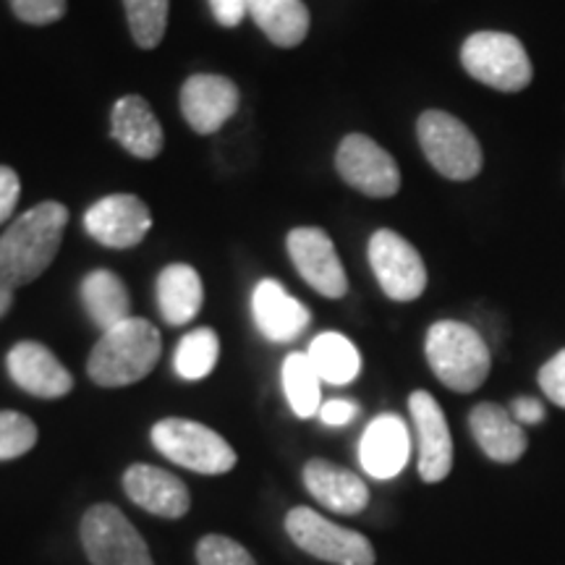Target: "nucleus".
<instances>
[{
	"mask_svg": "<svg viewBox=\"0 0 565 565\" xmlns=\"http://www.w3.org/2000/svg\"><path fill=\"white\" fill-rule=\"evenodd\" d=\"M68 210L61 202H42L17 217L0 236V282L19 288L38 280L61 249Z\"/></svg>",
	"mask_w": 565,
	"mask_h": 565,
	"instance_id": "obj_1",
	"label": "nucleus"
},
{
	"mask_svg": "<svg viewBox=\"0 0 565 565\" xmlns=\"http://www.w3.org/2000/svg\"><path fill=\"white\" fill-rule=\"evenodd\" d=\"M162 338L145 317L129 320L105 330L89 353L87 374L100 387H126L139 383L160 362Z\"/></svg>",
	"mask_w": 565,
	"mask_h": 565,
	"instance_id": "obj_2",
	"label": "nucleus"
},
{
	"mask_svg": "<svg viewBox=\"0 0 565 565\" xmlns=\"http://www.w3.org/2000/svg\"><path fill=\"white\" fill-rule=\"evenodd\" d=\"M424 353L435 377L456 393L479 391L492 366L490 349L479 330L456 320L435 322L427 330Z\"/></svg>",
	"mask_w": 565,
	"mask_h": 565,
	"instance_id": "obj_3",
	"label": "nucleus"
},
{
	"mask_svg": "<svg viewBox=\"0 0 565 565\" xmlns=\"http://www.w3.org/2000/svg\"><path fill=\"white\" fill-rule=\"evenodd\" d=\"M424 158L448 181H471L482 173L484 154L475 131L445 110H424L416 121Z\"/></svg>",
	"mask_w": 565,
	"mask_h": 565,
	"instance_id": "obj_4",
	"label": "nucleus"
},
{
	"mask_svg": "<svg viewBox=\"0 0 565 565\" xmlns=\"http://www.w3.org/2000/svg\"><path fill=\"white\" fill-rule=\"evenodd\" d=\"M461 66L475 82L505 95L526 89L534 79L526 47L508 32L469 34L461 47Z\"/></svg>",
	"mask_w": 565,
	"mask_h": 565,
	"instance_id": "obj_5",
	"label": "nucleus"
},
{
	"mask_svg": "<svg viewBox=\"0 0 565 565\" xmlns=\"http://www.w3.org/2000/svg\"><path fill=\"white\" fill-rule=\"evenodd\" d=\"M152 445L168 461L204 477H221L236 466L238 456L231 443L200 422L171 416L152 427Z\"/></svg>",
	"mask_w": 565,
	"mask_h": 565,
	"instance_id": "obj_6",
	"label": "nucleus"
},
{
	"mask_svg": "<svg viewBox=\"0 0 565 565\" xmlns=\"http://www.w3.org/2000/svg\"><path fill=\"white\" fill-rule=\"evenodd\" d=\"M286 532L307 555L330 565H374L372 542L353 529L338 526L312 508H291L286 515Z\"/></svg>",
	"mask_w": 565,
	"mask_h": 565,
	"instance_id": "obj_7",
	"label": "nucleus"
},
{
	"mask_svg": "<svg viewBox=\"0 0 565 565\" xmlns=\"http://www.w3.org/2000/svg\"><path fill=\"white\" fill-rule=\"evenodd\" d=\"M82 547L92 565H154L137 526L110 503L87 508L79 524Z\"/></svg>",
	"mask_w": 565,
	"mask_h": 565,
	"instance_id": "obj_8",
	"label": "nucleus"
},
{
	"mask_svg": "<svg viewBox=\"0 0 565 565\" xmlns=\"http://www.w3.org/2000/svg\"><path fill=\"white\" fill-rule=\"evenodd\" d=\"M335 171L343 183L372 200H391L401 192L398 162L366 134L343 137L335 152Z\"/></svg>",
	"mask_w": 565,
	"mask_h": 565,
	"instance_id": "obj_9",
	"label": "nucleus"
},
{
	"mask_svg": "<svg viewBox=\"0 0 565 565\" xmlns=\"http://www.w3.org/2000/svg\"><path fill=\"white\" fill-rule=\"evenodd\" d=\"M370 265L387 299L416 301L427 288V267L422 254L401 233L380 228L370 238Z\"/></svg>",
	"mask_w": 565,
	"mask_h": 565,
	"instance_id": "obj_10",
	"label": "nucleus"
},
{
	"mask_svg": "<svg viewBox=\"0 0 565 565\" xmlns=\"http://www.w3.org/2000/svg\"><path fill=\"white\" fill-rule=\"evenodd\" d=\"M288 254L307 286H312L324 299H343L349 294L343 263L338 257L333 238L322 228H294L288 233Z\"/></svg>",
	"mask_w": 565,
	"mask_h": 565,
	"instance_id": "obj_11",
	"label": "nucleus"
},
{
	"mask_svg": "<svg viewBox=\"0 0 565 565\" xmlns=\"http://www.w3.org/2000/svg\"><path fill=\"white\" fill-rule=\"evenodd\" d=\"M84 228L108 249H131L152 228V212L139 196L110 194L95 202L84 215Z\"/></svg>",
	"mask_w": 565,
	"mask_h": 565,
	"instance_id": "obj_12",
	"label": "nucleus"
},
{
	"mask_svg": "<svg viewBox=\"0 0 565 565\" xmlns=\"http://www.w3.org/2000/svg\"><path fill=\"white\" fill-rule=\"evenodd\" d=\"M416 445H419V477L427 484L443 482L454 469V437L440 404L427 391H414L408 398Z\"/></svg>",
	"mask_w": 565,
	"mask_h": 565,
	"instance_id": "obj_13",
	"label": "nucleus"
},
{
	"mask_svg": "<svg viewBox=\"0 0 565 565\" xmlns=\"http://www.w3.org/2000/svg\"><path fill=\"white\" fill-rule=\"evenodd\" d=\"M238 87L228 76L194 74L181 87V113L196 134H215L238 110Z\"/></svg>",
	"mask_w": 565,
	"mask_h": 565,
	"instance_id": "obj_14",
	"label": "nucleus"
},
{
	"mask_svg": "<svg viewBox=\"0 0 565 565\" xmlns=\"http://www.w3.org/2000/svg\"><path fill=\"white\" fill-rule=\"evenodd\" d=\"M124 492L129 494L134 505L145 508L147 513L160 515V519L175 521L183 519L192 508V494L189 487L171 471L150 463H134L124 471Z\"/></svg>",
	"mask_w": 565,
	"mask_h": 565,
	"instance_id": "obj_15",
	"label": "nucleus"
},
{
	"mask_svg": "<svg viewBox=\"0 0 565 565\" xmlns=\"http://www.w3.org/2000/svg\"><path fill=\"white\" fill-rule=\"evenodd\" d=\"M11 380L38 398H63L74 391V377L47 345L21 341L6 356Z\"/></svg>",
	"mask_w": 565,
	"mask_h": 565,
	"instance_id": "obj_16",
	"label": "nucleus"
},
{
	"mask_svg": "<svg viewBox=\"0 0 565 565\" xmlns=\"http://www.w3.org/2000/svg\"><path fill=\"white\" fill-rule=\"evenodd\" d=\"M412 454V437L401 416L380 414L364 429L362 443H359V461L362 469L374 479H393L404 471Z\"/></svg>",
	"mask_w": 565,
	"mask_h": 565,
	"instance_id": "obj_17",
	"label": "nucleus"
},
{
	"mask_svg": "<svg viewBox=\"0 0 565 565\" xmlns=\"http://www.w3.org/2000/svg\"><path fill=\"white\" fill-rule=\"evenodd\" d=\"M252 315L257 330L273 343H291L307 330L309 309L294 299L278 280H259L252 294Z\"/></svg>",
	"mask_w": 565,
	"mask_h": 565,
	"instance_id": "obj_18",
	"label": "nucleus"
},
{
	"mask_svg": "<svg viewBox=\"0 0 565 565\" xmlns=\"http://www.w3.org/2000/svg\"><path fill=\"white\" fill-rule=\"evenodd\" d=\"M301 479L317 503L333 513L356 515L370 505V487L364 484V479L343 469V466L324 461V458L307 461Z\"/></svg>",
	"mask_w": 565,
	"mask_h": 565,
	"instance_id": "obj_19",
	"label": "nucleus"
},
{
	"mask_svg": "<svg viewBox=\"0 0 565 565\" xmlns=\"http://www.w3.org/2000/svg\"><path fill=\"white\" fill-rule=\"evenodd\" d=\"M110 134L126 152L139 160H152L162 152L166 134L150 103L139 95H126L113 105Z\"/></svg>",
	"mask_w": 565,
	"mask_h": 565,
	"instance_id": "obj_20",
	"label": "nucleus"
},
{
	"mask_svg": "<svg viewBox=\"0 0 565 565\" xmlns=\"http://www.w3.org/2000/svg\"><path fill=\"white\" fill-rule=\"evenodd\" d=\"M469 429L482 454L494 463H515L526 454L529 437L511 412L498 404H479L469 414Z\"/></svg>",
	"mask_w": 565,
	"mask_h": 565,
	"instance_id": "obj_21",
	"label": "nucleus"
},
{
	"mask_svg": "<svg viewBox=\"0 0 565 565\" xmlns=\"http://www.w3.org/2000/svg\"><path fill=\"white\" fill-rule=\"evenodd\" d=\"M158 303L162 320L173 328L189 324L204 303V286L192 265H168L158 278Z\"/></svg>",
	"mask_w": 565,
	"mask_h": 565,
	"instance_id": "obj_22",
	"label": "nucleus"
},
{
	"mask_svg": "<svg viewBox=\"0 0 565 565\" xmlns=\"http://www.w3.org/2000/svg\"><path fill=\"white\" fill-rule=\"evenodd\" d=\"M249 17L278 47L301 45L312 24L309 9L301 0H249Z\"/></svg>",
	"mask_w": 565,
	"mask_h": 565,
	"instance_id": "obj_23",
	"label": "nucleus"
},
{
	"mask_svg": "<svg viewBox=\"0 0 565 565\" xmlns=\"http://www.w3.org/2000/svg\"><path fill=\"white\" fill-rule=\"evenodd\" d=\"M79 294L84 309H87L92 322H95L97 328H103V333L131 317L129 291H126L124 280L110 270L89 273L87 278L82 280Z\"/></svg>",
	"mask_w": 565,
	"mask_h": 565,
	"instance_id": "obj_24",
	"label": "nucleus"
},
{
	"mask_svg": "<svg viewBox=\"0 0 565 565\" xmlns=\"http://www.w3.org/2000/svg\"><path fill=\"white\" fill-rule=\"evenodd\" d=\"M307 356L315 372L320 374L322 383L328 385H349L359 377V370H362V356H359L356 345L341 333L317 335L312 345H309Z\"/></svg>",
	"mask_w": 565,
	"mask_h": 565,
	"instance_id": "obj_25",
	"label": "nucleus"
},
{
	"mask_svg": "<svg viewBox=\"0 0 565 565\" xmlns=\"http://www.w3.org/2000/svg\"><path fill=\"white\" fill-rule=\"evenodd\" d=\"M282 391H286L288 406L299 419H312L322 408V380L315 372L307 353H288L282 362Z\"/></svg>",
	"mask_w": 565,
	"mask_h": 565,
	"instance_id": "obj_26",
	"label": "nucleus"
},
{
	"mask_svg": "<svg viewBox=\"0 0 565 565\" xmlns=\"http://www.w3.org/2000/svg\"><path fill=\"white\" fill-rule=\"evenodd\" d=\"M221 356V338L212 328H196L181 338L175 349V372L183 380H204L215 370Z\"/></svg>",
	"mask_w": 565,
	"mask_h": 565,
	"instance_id": "obj_27",
	"label": "nucleus"
},
{
	"mask_svg": "<svg viewBox=\"0 0 565 565\" xmlns=\"http://www.w3.org/2000/svg\"><path fill=\"white\" fill-rule=\"evenodd\" d=\"M126 19H129L131 38L139 47L152 51L158 47L168 30V9L171 0H124Z\"/></svg>",
	"mask_w": 565,
	"mask_h": 565,
	"instance_id": "obj_28",
	"label": "nucleus"
},
{
	"mask_svg": "<svg viewBox=\"0 0 565 565\" xmlns=\"http://www.w3.org/2000/svg\"><path fill=\"white\" fill-rule=\"evenodd\" d=\"M38 445V424L26 414L0 412V461H13Z\"/></svg>",
	"mask_w": 565,
	"mask_h": 565,
	"instance_id": "obj_29",
	"label": "nucleus"
},
{
	"mask_svg": "<svg viewBox=\"0 0 565 565\" xmlns=\"http://www.w3.org/2000/svg\"><path fill=\"white\" fill-rule=\"evenodd\" d=\"M196 565H257L242 542L223 534H207L196 542Z\"/></svg>",
	"mask_w": 565,
	"mask_h": 565,
	"instance_id": "obj_30",
	"label": "nucleus"
},
{
	"mask_svg": "<svg viewBox=\"0 0 565 565\" xmlns=\"http://www.w3.org/2000/svg\"><path fill=\"white\" fill-rule=\"evenodd\" d=\"M9 3L21 21L34 26L53 24L66 13V0H9Z\"/></svg>",
	"mask_w": 565,
	"mask_h": 565,
	"instance_id": "obj_31",
	"label": "nucleus"
},
{
	"mask_svg": "<svg viewBox=\"0 0 565 565\" xmlns=\"http://www.w3.org/2000/svg\"><path fill=\"white\" fill-rule=\"evenodd\" d=\"M536 380H540L542 393H545L555 406L565 408V349L557 351L547 364H542Z\"/></svg>",
	"mask_w": 565,
	"mask_h": 565,
	"instance_id": "obj_32",
	"label": "nucleus"
},
{
	"mask_svg": "<svg viewBox=\"0 0 565 565\" xmlns=\"http://www.w3.org/2000/svg\"><path fill=\"white\" fill-rule=\"evenodd\" d=\"M19 194H21L19 173L9 166H0V225L11 221L13 210H17Z\"/></svg>",
	"mask_w": 565,
	"mask_h": 565,
	"instance_id": "obj_33",
	"label": "nucleus"
},
{
	"mask_svg": "<svg viewBox=\"0 0 565 565\" xmlns=\"http://www.w3.org/2000/svg\"><path fill=\"white\" fill-rule=\"evenodd\" d=\"M210 9L215 13L217 24L238 26L249 13V0H210Z\"/></svg>",
	"mask_w": 565,
	"mask_h": 565,
	"instance_id": "obj_34",
	"label": "nucleus"
},
{
	"mask_svg": "<svg viewBox=\"0 0 565 565\" xmlns=\"http://www.w3.org/2000/svg\"><path fill=\"white\" fill-rule=\"evenodd\" d=\"M508 412H511V416L521 424V427H532V424L545 422V416H547L542 401L532 398V395H521V398H515Z\"/></svg>",
	"mask_w": 565,
	"mask_h": 565,
	"instance_id": "obj_35",
	"label": "nucleus"
},
{
	"mask_svg": "<svg viewBox=\"0 0 565 565\" xmlns=\"http://www.w3.org/2000/svg\"><path fill=\"white\" fill-rule=\"evenodd\" d=\"M356 414H359V406L345 398L328 401V404H322L320 408V419L328 424V427H345V424L356 419Z\"/></svg>",
	"mask_w": 565,
	"mask_h": 565,
	"instance_id": "obj_36",
	"label": "nucleus"
},
{
	"mask_svg": "<svg viewBox=\"0 0 565 565\" xmlns=\"http://www.w3.org/2000/svg\"><path fill=\"white\" fill-rule=\"evenodd\" d=\"M11 307H13V291H11V288H6L3 282H0V317L9 315Z\"/></svg>",
	"mask_w": 565,
	"mask_h": 565,
	"instance_id": "obj_37",
	"label": "nucleus"
}]
</instances>
